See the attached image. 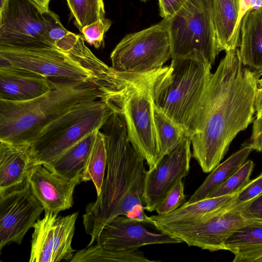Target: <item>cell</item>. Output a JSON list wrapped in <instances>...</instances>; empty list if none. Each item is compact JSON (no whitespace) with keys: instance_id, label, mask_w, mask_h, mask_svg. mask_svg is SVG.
<instances>
[{"instance_id":"1","label":"cell","mask_w":262,"mask_h":262,"mask_svg":"<svg viewBox=\"0 0 262 262\" xmlns=\"http://www.w3.org/2000/svg\"><path fill=\"white\" fill-rule=\"evenodd\" d=\"M259 76L243 64L237 48L226 51L212 73L190 138L192 157L204 172L220 164L233 140L253 121Z\"/></svg>"},{"instance_id":"2","label":"cell","mask_w":262,"mask_h":262,"mask_svg":"<svg viewBox=\"0 0 262 262\" xmlns=\"http://www.w3.org/2000/svg\"><path fill=\"white\" fill-rule=\"evenodd\" d=\"M101 128L106 144V174L100 194L82 215L85 230L91 237L88 246L96 242L103 228L116 216L147 224L143 197L145 160L131 144L122 115L114 112Z\"/></svg>"},{"instance_id":"3","label":"cell","mask_w":262,"mask_h":262,"mask_svg":"<svg viewBox=\"0 0 262 262\" xmlns=\"http://www.w3.org/2000/svg\"><path fill=\"white\" fill-rule=\"evenodd\" d=\"M84 41L82 35L70 32L61 50L48 46L0 43V67L52 80L90 83L112 100L124 90L127 74L104 63Z\"/></svg>"},{"instance_id":"4","label":"cell","mask_w":262,"mask_h":262,"mask_svg":"<svg viewBox=\"0 0 262 262\" xmlns=\"http://www.w3.org/2000/svg\"><path fill=\"white\" fill-rule=\"evenodd\" d=\"M53 80L52 89L35 98L0 99V140L31 145L46 127L76 105L88 100H110L92 83Z\"/></svg>"},{"instance_id":"5","label":"cell","mask_w":262,"mask_h":262,"mask_svg":"<svg viewBox=\"0 0 262 262\" xmlns=\"http://www.w3.org/2000/svg\"><path fill=\"white\" fill-rule=\"evenodd\" d=\"M169 66L142 73L132 72L114 112L123 116L129 140L143 158L148 170L162 159L154 117L155 92L169 70Z\"/></svg>"},{"instance_id":"6","label":"cell","mask_w":262,"mask_h":262,"mask_svg":"<svg viewBox=\"0 0 262 262\" xmlns=\"http://www.w3.org/2000/svg\"><path fill=\"white\" fill-rule=\"evenodd\" d=\"M169 70L157 89L154 103L188 134L199 118L212 66L187 58H171Z\"/></svg>"},{"instance_id":"7","label":"cell","mask_w":262,"mask_h":262,"mask_svg":"<svg viewBox=\"0 0 262 262\" xmlns=\"http://www.w3.org/2000/svg\"><path fill=\"white\" fill-rule=\"evenodd\" d=\"M114 112L104 99L88 100L46 127L31 144L35 164L46 166L90 133L100 130Z\"/></svg>"},{"instance_id":"8","label":"cell","mask_w":262,"mask_h":262,"mask_svg":"<svg viewBox=\"0 0 262 262\" xmlns=\"http://www.w3.org/2000/svg\"><path fill=\"white\" fill-rule=\"evenodd\" d=\"M167 19L171 58H187L212 66L218 51L212 0H187Z\"/></svg>"},{"instance_id":"9","label":"cell","mask_w":262,"mask_h":262,"mask_svg":"<svg viewBox=\"0 0 262 262\" xmlns=\"http://www.w3.org/2000/svg\"><path fill=\"white\" fill-rule=\"evenodd\" d=\"M171 58L167 19L138 32L126 34L110 56L112 67L142 73L160 69Z\"/></svg>"},{"instance_id":"10","label":"cell","mask_w":262,"mask_h":262,"mask_svg":"<svg viewBox=\"0 0 262 262\" xmlns=\"http://www.w3.org/2000/svg\"><path fill=\"white\" fill-rule=\"evenodd\" d=\"M243 203L238 202L236 196L228 204L192 223L155 227L160 232L179 238L188 246L211 252L225 250V241L247 220L242 212Z\"/></svg>"},{"instance_id":"11","label":"cell","mask_w":262,"mask_h":262,"mask_svg":"<svg viewBox=\"0 0 262 262\" xmlns=\"http://www.w3.org/2000/svg\"><path fill=\"white\" fill-rule=\"evenodd\" d=\"M45 11L32 0H8L0 11V43L55 47L47 38Z\"/></svg>"},{"instance_id":"12","label":"cell","mask_w":262,"mask_h":262,"mask_svg":"<svg viewBox=\"0 0 262 262\" xmlns=\"http://www.w3.org/2000/svg\"><path fill=\"white\" fill-rule=\"evenodd\" d=\"M43 210L29 182L0 196V250L7 244H21Z\"/></svg>"},{"instance_id":"13","label":"cell","mask_w":262,"mask_h":262,"mask_svg":"<svg viewBox=\"0 0 262 262\" xmlns=\"http://www.w3.org/2000/svg\"><path fill=\"white\" fill-rule=\"evenodd\" d=\"M191 145L188 137L165 156L156 168L147 170L143 194L145 210L155 211L176 183L189 174L192 157Z\"/></svg>"},{"instance_id":"14","label":"cell","mask_w":262,"mask_h":262,"mask_svg":"<svg viewBox=\"0 0 262 262\" xmlns=\"http://www.w3.org/2000/svg\"><path fill=\"white\" fill-rule=\"evenodd\" d=\"M144 224L136 219L116 216L103 228L96 243L111 250L129 251L148 245L182 242L166 233L151 232Z\"/></svg>"},{"instance_id":"15","label":"cell","mask_w":262,"mask_h":262,"mask_svg":"<svg viewBox=\"0 0 262 262\" xmlns=\"http://www.w3.org/2000/svg\"><path fill=\"white\" fill-rule=\"evenodd\" d=\"M28 181L45 211L57 214L72 207L75 187L81 182V177L65 179L42 164L33 166Z\"/></svg>"},{"instance_id":"16","label":"cell","mask_w":262,"mask_h":262,"mask_svg":"<svg viewBox=\"0 0 262 262\" xmlns=\"http://www.w3.org/2000/svg\"><path fill=\"white\" fill-rule=\"evenodd\" d=\"M34 165L31 145L0 140V196L24 187Z\"/></svg>"},{"instance_id":"17","label":"cell","mask_w":262,"mask_h":262,"mask_svg":"<svg viewBox=\"0 0 262 262\" xmlns=\"http://www.w3.org/2000/svg\"><path fill=\"white\" fill-rule=\"evenodd\" d=\"M54 80L37 75L0 67V99L23 101L50 91Z\"/></svg>"},{"instance_id":"18","label":"cell","mask_w":262,"mask_h":262,"mask_svg":"<svg viewBox=\"0 0 262 262\" xmlns=\"http://www.w3.org/2000/svg\"><path fill=\"white\" fill-rule=\"evenodd\" d=\"M239 55L243 64L262 75V7L249 10L241 27Z\"/></svg>"},{"instance_id":"19","label":"cell","mask_w":262,"mask_h":262,"mask_svg":"<svg viewBox=\"0 0 262 262\" xmlns=\"http://www.w3.org/2000/svg\"><path fill=\"white\" fill-rule=\"evenodd\" d=\"M237 193L206 198L192 203L186 202L170 213L148 216L147 224L155 227L157 225H184L192 223L207 213L229 203L236 196Z\"/></svg>"},{"instance_id":"20","label":"cell","mask_w":262,"mask_h":262,"mask_svg":"<svg viewBox=\"0 0 262 262\" xmlns=\"http://www.w3.org/2000/svg\"><path fill=\"white\" fill-rule=\"evenodd\" d=\"M97 130L87 134L45 167L68 180L71 181L81 177L92 150Z\"/></svg>"},{"instance_id":"21","label":"cell","mask_w":262,"mask_h":262,"mask_svg":"<svg viewBox=\"0 0 262 262\" xmlns=\"http://www.w3.org/2000/svg\"><path fill=\"white\" fill-rule=\"evenodd\" d=\"M212 15L218 51L237 48L234 33L239 0H212Z\"/></svg>"},{"instance_id":"22","label":"cell","mask_w":262,"mask_h":262,"mask_svg":"<svg viewBox=\"0 0 262 262\" xmlns=\"http://www.w3.org/2000/svg\"><path fill=\"white\" fill-rule=\"evenodd\" d=\"M253 149L249 142L214 168L186 202L192 203L205 199L208 194L236 171L247 160Z\"/></svg>"},{"instance_id":"23","label":"cell","mask_w":262,"mask_h":262,"mask_svg":"<svg viewBox=\"0 0 262 262\" xmlns=\"http://www.w3.org/2000/svg\"><path fill=\"white\" fill-rule=\"evenodd\" d=\"M57 213L45 212L34 224L30 262H52L55 225Z\"/></svg>"},{"instance_id":"24","label":"cell","mask_w":262,"mask_h":262,"mask_svg":"<svg viewBox=\"0 0 262 262\" xmlns=\"http://www.w3.org/2000/svg\"><path fill=\"white\" fill-rule=\"evenodd\" d=\"M69 261L155 262L159 260L148 259L139 250H114L105 248L96 243L77 251Z\"/></svg>"},{"instance_id":"25","label":"cell","mask_w":262,"mask_h":262,"mask_svg":"<svg viewBox=\"0 0 262 262\" xmlns=\"http://www.w3.org/2000/svg\"><path fill=\"white\" fill-rule=\"evenodd\" d=\"M224 247L234 255L262 247V220L247 219L227 238Z\"/></svg>"},{"instance_id":"26","label":"cell","mask_w":262,"mask_h":262,"mask_svg":"<svg viewBox=\"0 0 262 262\" xmlns=\"http://www.w3.org/2000/svg\"><path fill=\"white\" fill-rule=\"evenodd\" d=\"M154 117L162 159L189 136L184 129L160 110L155 103Z\"/></svg>"},{"instance_id":"27","label":"cell","mask_w":262,"mask_h":262,"mask_svg":"<svg viewBox=\"0 0 262 262\" xmlns=\"http://www.w3.org/2000/svg\"><path fill=\"white\" fill-rule=\"evenodd\" d=\"M107 165V148L104 134L97 131L95 140L86 166L81 174V182L92 181L99 195Z\"/></svg>"},{"instance_id":"28","label":"cell","mask_w":262,"mask_h":262,"mask_svg":"<svg viewBox=\"0 0 262 262\" xmlns=\"http://www.w3.org/2000/svg\"><path fill=\"white\" fill-rule=\"evenodd\" d=\"M78 212L65 216H57L55 225L52 262L70 261L75 251L72 247L75 225Z\"/></svg>"},{"instance_id":"29","label":"cell","mask_w":262,"mask_h":262,"mask_svg":"<svg viewBox=\"0 0 262 262\" xmlns=\"http://www.w3.org/2000/svg\"><path fill=\"white\" fill-rule=\"evenodd\" d=\"M69 8L79 30L105 18L103 0H66Z\"/></svg>"},{"instance_id":"30","label":"cell","mask_w":262,"mask_h":262,"mask_svg":"<svg viewBox=\"0 0 262 262\" xmlns=\"http://www.w3.org/2000/svg\"><path fill=\"white\" fill-rule=\"evenodd\" d=\"M254 163L247 160L236 171L212 190L207 198H212L237 193L250 181Z\"/></svg>"},{"instance_id":"31","label":"cell","mask_w":262,"mask_h":262,"mask_svg":"<svg viewBox=\"0 0 262 262\" xmlns=\"http://www.w3.org/2000/svg\"><path fill=\"white\" fill-rule=\"evenodd\" d=\"M185 198L183 179H180L157 206L155 211L158 215L170 213L186 202Z\"/></svg>"},{"instance_id":"32","label":"cell","mask_w":262,"mask_h":262,"mask_svg":"<svg viewBox=\"0 0 262 262\" xmlns=\"http://www.w3.org/2000/svg\"><path fill=\"white\" fill-rule=\"evenodd\" d=\"M111 25V20L105 17L84 26L80 32L85 41L98 49L103 43L104 34L108 30Z\"/></svg>"},{"instance_id":"33","label":"cell","mask_w":262,"mask_h":262,"mask_svg":"<svg viewBox=\"0 0 262 262\" xmlns=\"http://www.w3.org/2000/svg\"><path fill=\"white\" fill-rule=\"evenodd\" d=\"M44 15L46 23L47 38L51 44L55 46V43L57 41L66 36L70 31L63 26L58 16L53 11L49 9L45 10Z\"/></svg>"},{"instance_id":"34","label":"cell","mask_w":262,"mask_h":262,"mask_svg":"<svg viewBox=\"0 0 262 262\" xmlns=\"http://www.w3.org/2000/svg\"><path fill=\"white\" fill-rule=\"evenodd\" d=\"M262 192V172L255 179L250 180L236 195V200L244 202L256 196Z\"/></svg>"},{"instance_id":"35","label":"cell","mask_w":262,"mask_h":262,"mask_svg":"<svg viewBox=\"0 0 262 262\" xmlns=\"http://www.w3.org/2000/svg\"><path fill=\"white\" fill-rule=\"evenodd\" d=\"M242 212L246 219L262 220V192L254 198L244 202Z\"/></svg>"},{"instance_id":"36","label":"cell","mask_w":262,"mask_h":262,"mask_svg":"<svg viewBox=\"0 0 262 262\" xmlns=\"http://www.w3.org/2000/svg\"><path fill=\"white\" fill-rule=\"evenodd\" d=\"M187 0H159L160 15L163 18L174 14Z\"/></svg>"},{"instance_id":"37","label":"cell","mask_w":262,"mask_h":262,"mask_svg":"<svg viewBox=\"0 0 262 262\" xmlns=\"http://www.w3.org/2000/svg\"><path fill=\"white\" fill-rule=\"evenodd\" d=\"M249 144L253 150L262 151V116L254 120Z\"/></svg>"},{"instance_id":"38","label":"cell","mask_w":262,"mask_h":262,"mask_svg":"<svg viewBox=\"0 0 262 262\" xmlns=\"http://www.w3.org/2000/svg\"><path fill=\"white\" fill-rule=\"evenodd\" d=\"M233 262H262V247L234 254Z\"/></svg>"},{"instance_id":"39","label":"cell","mask_w":262,"mask_h":262,"mask_svg":"<svg viewBox=\"0 0 262 262\" xmlns=\"http://www.w3.org/2000/svg\"><path fill=\"white\" fill-rule=\"evenodd\" d=\"M250 0H239V9L235 26L234 38L235 42L239 45V34L242 19L246 13L250 10Z\"/></svg>"},{"instance_id":"40","label":"cell","mask_w":262,"mask_h":262,"mask_svg":"<svg viewBox=\"0 0 262 262\" xmlns=\"http://www.w3.org/2000/svg\"><path fill=\"white\" fill-rule=\"evenodd\" d=\"M254 106L255 110V117L262 116V78L258 79V86L256 92Z\"/></svg>"},{"instance_id":"41","label":"cell","mask_w":262,"mask_h":262,"mask_svg":"<svg viewBox=\"0 0 262 262\" xmlns=\"http://www.w3.org/2000/svg\"><path fill=\"white\" fill-rule=\"evenodd\" d=\"M40 7L45 10H48L50 0H32Z\"/></svg>"},{"instance_id":"42","label":"cell","mask_w":262,"mask_h":262,"mask_svg":"<svg viewBox=\"0 0 262 262\" xmlns=\"http://www.w3.org/2000/svg\"><path fill=\"white\" fill-rule=\"evenodd\" d=\"M250 10L257 9L262 7V0H250Z\"/></svg>"},{"instance_id":"43","label":"cell","mask_w":262,"mask_h":262,"mask_svg":"<svg viewBox=\"0 0 262 262\" xmlns=\"http://www.w3.org/2000/svg\"><path fill=\"white\" fill-rule=\"evenodd\" d=\"M1 1V3H0V11H1L4 8V7H5L6 3L7 2V1L8 0H0Z\"/></svg>"},{"instance_id":"44","label":"cell","mask_w":262,"mask_h":262,"mask_svg":"<svg viewBox=\"0 0 262 262\" xmlns=\"http://www.w3.org/2000/svg\"><path fill=\"white\" fill-rule=\"evenodd\" d=\"M140 1H142V2H144V3H145V2H147V1H149V0H140Z\"/></svg>"}]
</instances>
